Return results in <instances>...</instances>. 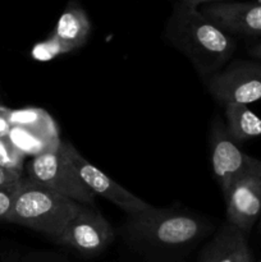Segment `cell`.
I'll return each instance as SVG.
<instances>
[{
    "instance_id": "cell-15",
    "label": "cell",
    "mask_w": 261,
    "mask_h": 262,
    "mask_svg": "<svg viewBox=\"0 0 261 262\" xmlns=\"http://www.w3.org/2000/svg\"><path fill=\"white\" fill-rule=\"evenodd\" d=\"M26 155L10 141L9 137H0V166L9 170L22 171Z\"/></svg>"
},
{
    "instance_id": "cell-20",
    "label": "cell",
    "mask_w": 261,
    "mask_h": 262,
    "mask_svg": "<svg viewBox=\"0 0 261 262\" xmlns=\"http://www.w3.org/2000/svg\"><path fill=\"white\" fill-rule=\"evenodd\" d=\"M178 2L184 3L187 5H191V7L200 8L201 5L205 4H211V3H220V2H232V0H178Z\"/></svg>"
},
{
    "instance_id": "cell-10",
    "label": "cell",
    "mask_w": 261,
    "mask_h": 262,
    "mask_svg": "<svg viewBox=\"0 0 261 262\" xmlns=\"http://www.w3.org/2000/svg\"><path fill=\"white\" fill-rule=\"evenodd\" d=\"M227 222L250 234L261 216V174H246L235 179L223 193Z\"/></svg>"
},
{
    "instance_id": "cell-22",
    "label": "cell",
    "mask_w": 261,
    "mask_h": 262,
    "mask_svg": "<svg viewBox=\"0 0 261 262\" xmlns=\"http://www.w3.org/2000/svg\"><path fill=\"white\" fill-rule=\"evenodd\" d=\"M258 223H260V224H258V228H260V232H261V216L260 219H258Z\"/></svg>"
},
{
    "instance_id": "cell-9",
    "label": "cell",
    "mask_w": 261,
    "mask_h": 262,
    "mask_svg": "<svg viewBox=\"0 0 261 262\" xmlns=\"http://www.w3.org/2000/svg\"><path fill=\"white\" fill-rule=\"evenodd\" d=\"M60 146L64 152H66V155L68 156L69 160L72 161L74 168H76L79 178L82 179V182L86 184V187L92 193L99 194L102 199L114 204L115 206L123 210L127 215L140 214V212L150 209V204L138 199L132 192L127 191L120 184L113 181L112 178H109L104 171L92 165L87 159H84L77 151V148L72 143L67 142V141H61Z\"/></svg>"
},
{
    "instance_id": "cell-21",
    "label": "cell",
    "mask_w": 261,
    "mask_h": 262,
    "mask_svg": "<svg viewBox=\"0 0 261 262\" xmlns=\"http://www.w3.org/2000/svg\"><path fill=\"white\" fill-rule=\"evenodd\" d=\"M248 54H250L252 58L255 59H258V60H261V40L258 41L256 45L251 46L250 50H248Z\"/></svg>"
},
{
    "instance_id": "cell-11",
    "label": "cell",
    "mask_w": 261,
    "mask_h": 262,
    "mask_svg": "<svg viewBox=\"0 0 261 262\" xmlns=\"http://www.w3.org/2000/svg\"><path fill=\"white\" fill-rule=\"evenodd\" d=\"M200 10L229 35L261 37V3L232 0L201 5Z\"/></svg>"
},
{
    "instance_id": "cell-23",
    "label": "cell",
    "mask_w": 261,
    "mask_h": 262,
    "mask_svg": "<svg viewBox=\"0 0 261 262\" xmlns=\"http://www.w3.org/2000/svg\"><path fill=\"white\" fill-rule=\"evenodd\" d=\"M260 262H261V261H260Z\"/></svg>"
},
{
    "instance_id": "cell-5",
    "label": "cell",
    "mask_w": 261,
    "mask_h": 262,
    "mask_svg": "<svg viewBox=\"0 0 261 262\" xmlns=\"http://www.w3.org/2000/svg\"><path fill=\"white\" fill-rule=\"evenodd\" d=\"M113 241L114 230L110 223L95 206L82 204L55 243L91 258L104 252Z\"/></svg>"
},
{
    "instance_id": "cell-3",
    "label": "cell",
    "mask_w": 261,
    "mask_h": 262,
    "mask_svg": "<svg viewBox=\"0 0 261 262\" xmlns=\"http://www.w3.org/2000/svg\"><path fill=\"white\" fill-rule=\"evenodd\" d=\"M81 205L32 179L20 178L7 223L22 225L56 242Z\"/></svg>"
},
{
    "instance_id": "cell-4",
    "label": "cell",
    "mask_w": 261,
    "mask_h": 262,
    "mask_svg": "<svg viewBox=\"0 0 261 262\" xmlns=\"http://www.w3.org/2000/svg\"><path fill=\"white\" fill-rule=\"evenodd\" d=\"M28 178L50 191L74 200L79 204L94 206L95 194L86 187L77 174L76 168L63 151H49L33 156L28 164Z\"/></svg>"
},
{
    "instance_id": "cell-12",
    "label": "cell",
    "mask_w": 261,
    "mask_h": 262,
    "mask_svg": "<svg viewBox=\"0 0 261 262\" xmlns=\"http://www.w3.org/2000/svg\"><path fill=\"white\" fill-rule=\"evenodd\" d=\"M197 262H253L247 234L225 222L202 247Z\"/></svg>"
},
{
    "instance_id": "cell-1",
    "label": "cell",
    "mask_w": 261,
    "mask_h": 262,
    "mask_svg": "<svg viewBox=\"0 0 261 262\" xmlns=\"http://www.w3.org/2000/svg\"><path fill=\"white\" fill-rule=\"evenodd\" d=\"M209 225L202 217L174 209H156L128 215L122 234L129 247L150 260L181 253L206 235Z\"/></svg>"
},
{
    "instance_id": "cell-7",
    "label": "cell",
    "mask_w": 261,
    "mask_h": 262,
    "mask_svg": "<svg viewBox=\"0 0 261 262\" xmlns=\"http://www.w3.org/2000/svg\"><path fill=\"white\" fill-rule=\"evenodd\" d=\"M210 94L222 104L261 100V61L235 60L209 77Z\"/></svg>"
},
{
    "instance_id": "cell-17",
    "label": "cell",
    "mask_w": 261,
    "mask_h": 262,
    "mask_svg": "<svg viewBox=\"0 0 261 262\" xmlns=\"http://www.w3.org/2000/svg\"><path fill=\"white\" fill-rule=\"evenodd\" d=\"M19 182L20 179L15 183L0 188V223H7V217L9 215L10 209H12L15 194H17Z\"/></svg>"
},
{
    "instance_id": "cell-8",
    "label": "cell",
    "mask_w": 261,
    "mask_h": 262,
    "mask_svg": "<svg viewBox=\"0 0 261 262\" xmlns=\"http://www.w3.org/2000/svg\"><path fill=\"white\" fill-rule=\"evenodd\" d=\"M8 137L25 155H40L58 150L61 141L55 122L38 107L12 110V129Z\"/></svg>"
},
{
    "instance_id": "cell-13",
    "label": "cell",
    "mask_w": 261,
    "mask_h": 262,
    "mask_svg": "<svg viewBox=\"0 0 261 262\" xmlns=\"http://www.w3.org/2000/svg\"><path fill=\"white\" fill-rule=\"evenodd\" d=\"M90 33L91 22L86 10L77 0H69L51 32L50 41L60 53H67L82 48Z\"/></svg>"
},
{
    "instance_id": "cell-14",
    "label": "cell",
    "mask_w": 261,
    "mask_h": 262,
    "mask_svg": "<svg viewBox=\"0 0 261 262\" xmlns=\"http://www.w3.org/2000/svg\"><path fill=\"white\" fill-rule=\"evenodd\" d=\"M227 130L237 143L247 142L261 136V119L246 104H225Z\"/></svg>"
},
{
    "instance_id": "cell-2",
    "label": "cell",
    "mask_w": 261,
    "mask_h": 262,
    "mask_svg": "<svg viewBox=\"0 0 261 262\" xmlns=\"http://www.w3.org/2000/svg\"><path fill=\"white\" fill-rule=\"evenodd\" d=\"M164 35L205 78L227 66L237 48L233 36L202 14L200 8L182 2L174 4Z\"/></svg>"
},
{
    "instance_id": "cell-16",
    "label": "cell",
    "mask_w": 261,
    "mask_h": 262,
    "mask_svg": "<svg viewBox=\"0 0 261 262\" xmlns=\"http://www.w3.org/2000/svg\"><path fill=\"white\" fill-rule=\"evenodd\" d=\"M15 262H71L66 255L56 251L38 250L30 251L25 255L19 256Z\"/></svg>"
},
{
    "instance_id": "cell-6",
    "label": "cell",
    "mask_w": 261,
    "mask_h": 262,
    "mask_svg": "<svg viewBox=\"0 0 261 262\" xmlns=\"http://www.w3.org/2000/svg\"><path fill=\"white\" fill-rule=\"evenodd\" d=\"M211 166L215 179L224 193L228 187L246 174H261V160L243 152L228 133L227 127L215 118L210 130Z\"/></svg>"
},
{
    "instance_id": "cell-18",
    "label": "cell",
    "mask_w": 261,
    "mask_h": 262,
    "mask_svg": "<svg viewBox=\"0 0 261 262\" xmlns=\"http://www.w3.org/2000/svg\"><path fill=\"white\" fill-rule=\"evenodd\" d=\"M12 129V110L0 106V137H8Z\"/></svg>"
},
{
    "instance_id": "cell-19",
    "label": "cell",
    "mask_w": 261,
    "mask_h": 262,
    "mask_svg": "<svg viewBox=\"0 0 261 262\" xmlns=\"http://www.w3.org/2000/svg\"><path fill=\"white\" fill-rule=\"evenodd\" d=\"M20 178H22V171L9 170V169H5L0 166V188L5 186H9L12 183H15Z\"/></svg>"
}]
</instances>
